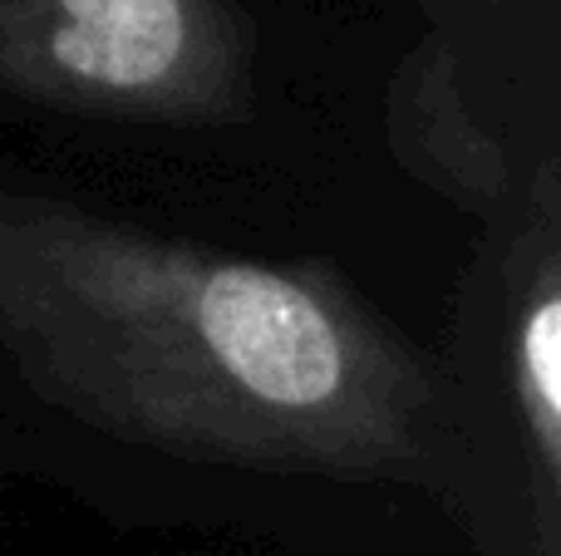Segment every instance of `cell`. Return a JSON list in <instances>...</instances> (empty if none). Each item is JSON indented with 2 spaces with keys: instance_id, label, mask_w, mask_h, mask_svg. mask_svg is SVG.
I'll return each mask as SVG.
<instances>
[{
  "instance_id": "6da1fadb",
  "label": "cell",
  "mask_w": 561,
  "mask_h": 556,
  "mask_svg": "<svg viewBox=\"0 0 561 556\" xmlns=\"http://www.w3.org/2000/svg\"><path fill=\"white\" fill-rule=\"evenodd\" d=\"M0 360L138 449L320 478L444 459L428 355L320 262H256L0 187Z\"/></svg>"
},
{
  "instance_id": "7a4b0ae2",
  "label": "cell",
  "mask_w": 561,
  "mask_h": 556,
  "mask_svg": "<svg viewBox=\"0 0 561 556\" xmlns=\"http://www.w3.org/2000/svg\"><path fill=\"white\" fill-rule=\"evenodd\" d=\"M252 65L237 0H0V89L65 114L227 124Z\"/></svg>"
},
{
  "instance_id": "3957f363",
  "label": "cell",
  "mask_w": 561,
  "mask_h": 556,
  "mask_svg": "<svg viewBox=\"0 0 561 556\" xmlns=\"http://www.w3.org/2000/svg\"><path fill=\"white\" fill-rule=\"evenodd\" d=\"M523 202L503 276L507 394L523 429L537 552L561 556V177L552 158Z\"/></svg>"
},
{
  "instance_id": "277c9868",
  "label": "cell",
  "mask_w": 561,
  "mask_h": 556,
  "mask_svg": "<svg viewBox=\"0 0 561 556\" xmlns=\"http://www.w3.org/2000/svg\"><path fill=\"white\" fill-rule=\"evenodd\" d=\"M389 148L399 167L444 193L448 202L488 212L513 193V167L463 99V74L448 39H424L389 84Z\"/></svg>"
},
{
  "instance_id": "5b68a950",
  "label": "cell",
  "mask_w": 561,
  "mask_h": 556,
  "mask_svg": "<svg viewBox=\"0 0 561 556\" xmlns=\"http://www.w3.org/2000/svg\"><path fill=\"white\" fill-rule=\"evenodd\" d=\"M428 5H434V0H428Z\"/></svg>"
}]
</instances>
